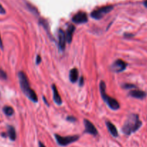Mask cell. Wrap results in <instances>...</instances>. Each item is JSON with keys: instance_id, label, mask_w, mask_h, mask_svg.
I'll return each mask as SVG.
<instances>
[{"instance_id": "cell-1", "label": "cell", "mask_w": 147, "mask_h": 147, "mask_svg": "<svg viewBox=\"0 0 147 147\" xmlns=\"http://www.w3.org/2000/svg\"><path fill=\"white\" fill-rule=\"evenodd\" d=\"M142 125V122L140 121L137 114H131L125 120L122 127V133L125 135H131L140 129Z\"/></svg>"}, {"instance_id": "cell-2", "label": "cell", "mask_w": 147, "mask_h": 147, "mask_svg": "<svg viewBox=\"0 0 147 147\" xmlns=\"http://www.w3.org/2000/svg\"><path fill=\"white\" fill-rule=\"evenodd\" d=\"M19 81H20V87H21L22 90L24 93V94L30 99L31 101L34 103L37 102V96L36 93H35L34 90L31 89L29 83L28 78L24 74V72H19L18 73Z\"/></svg>"}, {"instance_id": "cell-3", "label": "cell", "mask_w": 147, "mask_h": 147, "mask_svg": "<svg viewBox=\"0 0 147 147\" xmlns=\"http://www.w3.org/2000/svg\"><path fill=\"white\" fill-rule=\"evenodd\" d=\"M105 88H106V86H105V82L101 81L99 83V90H100L102 98L107 103V105L109 106L110 109H111L112 110H118L120 109L119 103H118L116 99L111 98L110 96H108L106 94Z\"/></svg>"}, {"instance_id": "cell-4", "label": "cell", "mask_w": 147, "mask_h": 147, "mask_svg": "<svg viewBox=\"0 0 147 147\" xmlns=\"http://www.w3.org/2000/svg\"><path fill=\"white\" fill-rule=\"evenodd\" d=\"M55 138L60 146H66L67 145L73 143V142H76L78 139H79V136L78 135H75V136H59V134H55Z\"/></svg>"}, {"instance_id": "cell-5", "label": "cell", "mask_w": 147, "mask_h": 147, "mask_svg": "<svg viewBox=\"0 0 147 147\" xmlns=\"http://www.w3.org/2000/svg\"><path fill=\"white\" fill-rule=\"evenodd\" d=\"M113 9L112 5L105 6V7H100L99 9H95L92 13H91V17L95 20H100L105 15H106L108 13L110 12Z\"/></svg>"}, {"instance_id": "cell-6", "label": "cell", "mask_w": 147, "mask_h": 147, "mask_svg": "<svg viewBox=\"0 0 147 147\" xmlns=\"http://www.w3.org/2000/svg\"><path fill=\"white\" fill-rule=\"evenodd\" d=\"M127 67V63L123 60L118 59L115 60L111 65V70L114 73H120L125 70Z\"/></svg>"}, {"instance_id": "cell-7", "label": "cell", "mask_w": 147, "mask_h": 147, "mask_svg": "<svg viewBox=\"0 0 147 147\" xmlns=\"http://www.w3.org/2000/svg\"><path fill=\"white\" fill-rule=\"evenodd\" d=\"M72 21L76 24H82L88 21L87 14L84 11H79L72 17Z\"/></svg>"}, {"instance_id": "cell-8", "label": "cell", "mask_w": 147, "mask_h": 147, "mask_svg": "<svg viewBox=\"0 0 147 147\" xmlns=\"http://www.w3.org/2000/svg\"><path fill=\"white\" fill-rule=\"evenodd\" d=\"M84 124L85 132L86 133L92 134L93 136H96L97 134V129L94 126L93 123L89 121L88 119H84Z\"/></svg>"}, {"instance_id": "cell-9", "label": "cell", "mask_w": 147, "mask_h": 147, "mask_svg": "<svg viewBox=\"0 0 147 147\" xmlns=\"http://www.w3.org/2000/svg\"><path fill=\"white\" fill-rule=\"evenodd\" d=\"M59 47L61 51H63L66 46V34L62 30H59Z\"/></svg>"}, {"instance_id": "cell-10", "label": "cell", "mask_w": 147, "mask_h": 147, "mask_svg": "<svg viewBox=\"0 0 147 147\" xmlns=\"http://www.w3.org/2000/svg\"><path fill=\"white\" fill-rule=\"evenodd\" d=\"M129 96L132 98L137 99H143L146 96V93L144 91L140 90H131L129 93Z\"/></svg>"}, {"instance_id": "cell-11", "label": "cell", "mask_w": 147, "mask_h": 147, "mask_svg": "<svg viewBox=\"0 0 147 147\" xmlns=\"http://www.w3.org/2000/svg\"><path fill=\"white\" fill-rule=\"evenodd\" d=\"M75 31V27L73 24H69V27H68L67 30H66V42H68L69 43H71L72 41V37H73V34L74 32Z\"/></svg>"}, {"instance_id": "cell-12", "label": "cell", "mask_w": 147, "mask_h": 147, "mask_svg": "<svg viewBox=\"0 0 147 147\" xmlns=\"http://www.w3.org/2000/svg\"><path fill=\"white\" fill-rule=\"evenodd\" d=\"M52 90H53V100H54L55 103L57 105L60 106V105L62 104V100L61 98L60 97V95H59V91H58V89L56 88V85L53 84L52 86Z\"/></svg>"}, {"instance_id": "cell-13", "label": "cell", "mask_w": 147, "mask_h": 147, "mask_svg": "<svg viewBox=\"0 0 147 147\" xmlns=\"http://www.w3.org/2000/svg\"><path fill=\"white\" fill-rule=\"evenodd\" d=\"M106 126L107 128H108V131H110V134L112 135L114 137H118V130H117L116 127L115 126V125L113 123H111L109 121H106Z\"/></svg>"}, {"instance_id": "cell-14", "label": "cell", "mask_w": 147, "mask_h": 147, "mask_svg": "<svg viewBox=\"0 0 147 147\" xmlns=\"http://www.w3.org/2000/svg\"><path fill=\"white\" fill-rule=\"evenodd\" d=\"M78 77H79V72H78L77 69H71L70 73H69V79H70V81L71 83H75L78 80Z\"/></svg>"}, {"instance_id": "cell-15", "label": "cell", "mask_w": 147, "mask_h": 147, "mask_svg": "<svg viewBox=\"0 0 147 147\" xmlns=\"http://www.w3.org/2000/svg\"><path fill=\"white\" fill-rule=\"evenodd\" d=\"M7 134L10 137V140L14 141L16 139V131L15 129L12 126H7Z\"/></svg>"}, {"instance_id": "cell-16", "label": "cell", "mask_w": 147, "mask_h": 147, "mask_svg": "<svg viewBox=\"0 0 147 147\" xmlns=\"http://www.w3.org/2000/svg\"><path fill=\"white\" fill-rule=\"evenodd\" d=\"M3 111H4V113H5L7 116H12L13 113H14V109H13L11 106H6L3 108Z\"/></svg>"}, {"instance_id": "cell-17", "label": "cell", "mask_w": 147, "mask_h": 147, "mask_svg": "<svg viewBox=\"0 0 147 147\" xmlns=\"http://www.w3.org/2000/svg\"><path fill=\"white\" fill-rule=\"evenodd\" d=\"M124 89H131V88H135V86L133 84H129V83H125L123 84L122 86Z\"/></svg>"}, {"instance_id": "cell-18", "label": "cell", "mask_w": 147, "mask_h": 147, "mask_svg": "<svg viewBox=\"0 0 147 147\" xmlns=\"http://www.w3.org/2000/svg\"><path fill=\"white\" fill-rule=\"evenodd\" d=\"M0 78L3 79V80H6V79L7 78V74H6V73L4 71V70H1V69H0Z\"/></svg>"}, {"instance_id": "cell-19", "label": "cell", "mask_w": 147, "mask_h": 147, "mask_svg": "<svg viewBox=\"0 0 147 147\" xmlns=\"http://www.w3.org/2000/svg\"><path fill=\"white\" fill-rule=\"evenodd\" d=\"M66 120L68 121H70V122H75L76 121V119L75 117H74V116H68L67 118H66Z\"/></svg>"}, {"instance_id": "cell-20", "label": "cell", "mask_w": 147, "mask_h": 147, "mask_svg": "<svg viewBox=\"0 0 147 147\" xmlns=\"http://www.w3.org/2000/svg\"><path fill=\"white\" fill-rule=\"evenodd\" d=\"M84 83V77L83 76H81L80 78H79V86H82Z\"/></svg>"}, {"instance_id": "cell-21", "label": "cell", "mask_w": 147, "mask_h": 147, "mask_svg": "<svg viewBox=\"0 0 147 147\" xmlns=\"http://www.w3.org/2000/svg\"><path fill=\"white\" fill-rule=\"evenodd\" d=\"M5 13H6L5 9H4V7H3L2 6H1V4H0V14H5Z\"/></svg>"}, {"instance_id": "cell-22", "label": "cell", "mask_w": 147, "mask_h": 147, "mask_svg": "<svg viewBox=\"0 0 147 147\" xmlns=\"http://www.w3.org/2000/svg\"><path fill=\"white\" fill-rule=\"evenodd\" d=\"M40 62H41V57H40V55H37V58H36V64H40Z\"/></svg>"}, {"instance_id": "cell-23", "label": "cell", "mask_w": 147, "mask_h": 147, "mask_svg": "<svg viewBox=\"0 0 147 147\" xmlns=\"http://www.w3.org/2000/svg\"><path fill=\"white\" fill-rule=\"evenodd\" d=\"M0 47H1V50H3V49H4V47H3V42H2V40H1V35H0Z\"/></svg>"}, {"instance_id": "cell-24", "label": "cell", "mask_w": 147, "mask_h": 147, "mask_svg": "<svg viewBox=\"0 0 147 147\" xmlns=\"http://www.w3.org/2000/svg\"><path fill=\"white\" fill-rule=\"evenodd\" d=\"M124 36H125V37H133V34H127V33H126V34H125V33Z\"/></svg>"}, {"instance_id": "cell-25", "label": "cell", "mask_w": 147, "mask_h": 147, "mask_svg": "<svg viewBox=\"0 0 147 147\" xmlns=\"http://www.w3.org/2000/svg\"><path fill=\"white\" fill-rule=\"evenodd\" d=\"M39 147H46V146H45L43 143H41V142H39Z\"/></svg>"}, {"instance_id": "cell-26", "label": "cell", "mask_w": 147, "mask_h": 147, "mask_svg": "<svg viewBox=\"0 0 147 147\" xmlns=\"http://www.w3.org/2000/svg\"><path fill=\"white\" fill-rule=\"evenodd\" d=\"M43 100H44V102H45V103H46V105H47V106H49V104L48 103V102H47V100H46V98L45 97H43Z\"/></svg>"}, {"instance_id": "cell-27", "label": "cell", "mask_w": 147, "mask_h": 147, "mask_svg": "<svg viewBox=\"0 0 147 147\" xmlns=\"http://www.w3.org/2000/svg\"><path fill=\"white\" fill-rule=\"evenodd\" d=\"M144 6H145L146 7H147V0H146V1H144Z\"/></svg>"}]
</instances>
